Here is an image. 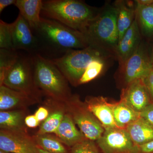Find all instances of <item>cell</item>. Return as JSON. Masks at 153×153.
Wrapping results in <instances>:
<instances>
[{
  "instance_id": "6da1fadb",
  "label": "cell",
  "mask_w": 153,
  "mask_h": 153,
  "mask_svg": "<svg viewBox=\"0 0 153 153\" xmlns=\"http://www.w3.org/2000/svg\"><path fill=\"white\" fill-rule=\"evenodd\" d=\"M117 13L114 4L105 5L82 33L89 46L116 58L119 42Z\"/></svg>"
},
{
  "instance_id": "7a4b0ae2",
  "label": "cell",
  "mask_w": 153,
  "mask_h": 153,
  "mask_svg": "<svg viewBox=\"0 0 153 153\" xmlns=\"http://www.w3.org/2000/svg\"><path fill=\"white\" fill-rule=\"evenodd\" d=\"M99 10L77 0L43 1L41 13L45 16L83 33Z\"/></svg>"
},
{
  "instance_id": "3957f363",
  "label": "cell",
  "mask_w": 153,
  "mask_h": 153,
  "mask_svg": "<svg viewBox=\"0 0 153 153\" xmlns=\"http://www.w3.org/2000/svg\"><path fill=\"white\" fill-rule=\"evenodd\" d=\"M36 86L55 101L65 102L71 97L68 80L51 60L40 55L32 58Z\"/></svg>"
},
{
  "instance_id": "277c9868",
  "label": "cell",
  "mask_w": 153,
  "mask_h": 153,
  "mask_svg": "<svg viewBox=\"0 0 153 153\" xmlns=\"http://www.w3.org/2000/svg\"><path fill=\"white\" fill-rule=\"evenodd\" d=\"M35 31L44 41L56 49L66 52L71 49H83L89 46L85 36L74 30L50 19L41 18Z\"/></svg>"
},
{
  "instance_id": "5b68a950",
  "label": "cell",
  "mask_w": 153,
  "mask_h": 153,
  "mask_svg": "<svg viewBox=\"0 0 153 153\" xmlns=\"http://www.w3.org/2000/svg\"><path fill=\"white\" fill-rule=\"evenodd\" d=\"M111 57L99 49L88 46L83 49L68 50L62 57L51 60L68 82L76 86L79 85L81 76L91 61L98 59L108 60Z\"/></svg>"
},
{
  "instance_id": "8992f818",
  "label": "cell",
  "mask_w": 153,
  "mask_h": 153,
  "mask_svg": "<svg viewBox=\"0 0 153 153\" xmlns=\"http://www.w3.org/2000/svg\"><path fill=\"white\" fill-rule=\"evenodd\" d=\"M23 92L39 99L42 92L36 86L32 60L18 56L13 64L6 72L0 86Z\"/></svg>"
},
{
  "instance_id": "52a82bcc",
  "label": "cell",
  "mask_w": 153,
  "mask_h": 153,
  "mask_svg": "<svg viewBox=\"0 0 153 153\" xmlns=\"http://www.w3.org/2000/svg\"><path fill=\"white\" fill-rule=\"evenodd\" d=\"M66 112L70 116L86 139L96 141L105 128L100 122L77 96H72L65 102Z\"/></svg>"
},
{
  "instance_id": "ba28073f",
  "label": "cell",
  "mask_w": 153,
  "mask_h": 153,
  "mask_svg": "<svg viewBox=\"0 0 153 153\" xmlns=\"http://www.w3.org/2000/svg\"><path fill=\"white\" fill-rule=\"evenodd\" d=\"M152 70L151 57L141 42L134 53L119 65V71L125 87L136 79H143Z\"/></svg>"
},
{
  "instance_id": "9c48e42d",
  "label": "cell",
  "mask_w": 153,
  "mask_h": 153,
  "mask_svg": "<svg viewBox=\"0 0 153 153\" xmlns=\"http://www.w3.org/2000/svg\"><path fill=\"white\" fill-rule=\"evenodd\" d=\"M96 142L103 153L137 152V146L133 142L126 129H105L102 135Z\"/></svg>"
},
{
  "instance_id": "30bf717a",
  "label": "cell",
  "mask_w": 153,
  "mask_h": 153,
  "mask_svg": "<svg viewBox=\"0 0 153 153\" xmlns=\"http://www.w3.org/2000/svg\"><path fill=\"white\" fill-rule=\"evenodd\" d=\"M0 150L13 153H39L33 137L27 132L1 129Z\"/></svg>"
},
{
  "instance_id": "8fae6325",
  "label": "cell",
  "mask_w": 153,
  "mask_h": 153,
  "mask_svg": "<svg viewBox=\"0 0 153 153\" xmlns=\"http://www.w3.org/2000/svg\"><path fill=\"white\" fill-rule=\"evenodd\" d=\"M120 100L140 114L153 103L146 86L141 79H136L123 88Z\"/></svg>"
},
{
  "instance_id": "7c38bea8",
  "label": "cell",
  "mask_w": 153,
  "mask_h": 153,
  "mask_svg": "<svg viewBox=\"0 0 153 153\" xmlns=\"http://www.w3.org/2000/svg\"><path fill=\"white\" fill-rule=\"evenodd\" d=\"M11 24L14 50L23 49L33 51L37 46V41L27 22L19 14L16 20Z\"/></svg>"
},
{
  "instance_id": "4fadbf2b",
  "label": "cell",
  "mask_w": 153,
  "mask_h": 153,
  "mask_svg": "<svg viewBox=\"0 0 153 153\" xmlns=\"http://www.w3.org/2000/svg\"><path fill=\"white\" fill-rule=\"evenodd\" d=\"M138 24L135 16L132 25L119 41L116 50V57L119 65L130 57L137 50L141 43Z\"/></svg>"
},
{
  "instance_id": "5bb4252c",
  "label": "cell",
  "mask_w": 153,
  "mask_h": 153,
  "mask_svg": "<svg viewBox=\"0 0 153 153\" xmlns=\"http://www.w3.org/2000/svg\"><path fill=\"white\" fill-rule=\"evenodd\" d=\"M84 103L105 129L117 127L114 117L113 102L103 97H90L86 98Z\"/></svg>"
},
{
  "instance_id": "9a60e30c",
  "label": "cell",
  "mask_w": 153,
  "mask_h": 153,
  "mask_svg": "<svg viewBox=\"0 0 153 153\" xmlns=\"http://www.w3.org/2000/svg\"><path fill=\"white\" fill-rule=\"evenodd\" d=\"M39 99L27 94L13 90L4 85L0 86L1 111L24 109Z\"/></svg>"
},
{
  "instance_id": "2e32d148",
  "label": "cell",
  "mask_w": 153,
  "mask_h": 153,
  "mask_svg": "<svg viewBox=\"0 0 153 153\" xmlns=\"http://www.w3.org/2000/svg\"><path fill=\"white\" fill-rule=\"evenodd\" d=\"M71 116L66 113L56 131L55 136L61 142L71 149L86 138L76 127Z\"/></svg>"
},
{
  "instance_id": "e0dca14e",
  "label": "cell",
  "mask_w": 153,
  "mask_h": 153,
  "mask_svg": "<svg viewBox=\"0 0 153 153\" xmlns=\"http://www.w3.org/2000/svg\"><path fill=\"white\" fill-rule=\"evenodd\" d=\"M114 4L117 10L119 41L131 27L136 16V3L131 1H117Z\"/></svg>"
},
{
  "instance_id": "ac0fdd59",
  "label": "cell",
  "mask_w": 153,
  "mask_h": 153,
  "mask_svg": "<svg viewBox=\"0 0 153 153\" xmlns=\"http://www.w3.org/2000/svg\"><path fill=\"white\" fill-rule=\"evenodd\" d=\"M15 6L32 30H36L41 21L40 13L43 1L41 0H16Z\"/></svg>"
},
{
  "instance_id": "d6986e66",
  "label": "cell",
  "mask_w": 153,
  "mask_h": 153,
  "mask_svg": "<svg viewBox=\"0 0 153 153\" xmlns=\"http://www.w3.org/2000/svg\"><path fill=\"white\" fill-rule=\"evenodd\" d=\"M135 146L145 144L153 140V125L140 117L126 129Z\"/></svg>"
},
{
  "instance_id": "ffe728a7",
  "label": "cell",
  "mask_w": 153,
  "mask_h": 153,
  "mask_svg": "<svg viewBox=\"0 0 153 153\" xmlns=\"http://www.w3.org/2000/svg\"><path fill=\"white\" fill-rule=\"evenodd\" d=\"M26 110L24 109L1 111V129L10 131L27 132L25 119Z\"/></svg>"
},
{
  "instance_id": "44dd1931",
  "label": "cell",
  "mask_w": 153,
  "mask_h": 153,
  "mask_svg": "<svg viewBox=\"0 0 153 153\" xmlns=\"http://www.w3.org/2000/svg\"><path fill=\"white\" fill-rule=\"evenodd\" d=\"M114 117L117 127L126 129L130 124L140 117V114L134 111L125 103L120 100L113 102Z\"/></svg>"
},
{
  "instance_id": "7402d4cb",
  "label": "cell",
  "mask_w": 153,
  "mask_h": 153,
  "mask_svg": "<svg viewBox=\"0 0 153 153\" xmlns=\"http://www.w3.org/2000/svg\"><path fill=\"white\" fill-rule=\"evenodd\" d=\"M136 3V17L141 33L146 37L153 36V3L142 4Z\"/></svg>"
},
{
  "instance_id": "603a6c76",
  "label": "cell",
  "mask_w": 153,
  "mask_h": 153,
  "mask_svg": "<svg viewBox=\"0 0 153 153\" xmlns=\"http://www.w3.org/2000/svg\"><path fill=\"white\" fill-rule=\"evenodd\" d=\"M33 138L38 148L50 153H71L68 147L56 136L50 134H37Z\"/></svg>"
},
{
  "instance_id": "cb8c5ba5",
  "label": "cell",
  "mask_w": 153,
  "mask_h": 153,
  "mask_svg": "<svg viewBox=\"0 0 153 153\" xmlns=\"http://www.w3.org/2000/svg\"><path fill=\"white\" fill-rule=\"evenodd\" d=\"M66 113L65 106L53 110L49 117L40 126L38 133L39 134L55 133L59 127Z\"/></svg>"
},
{
  "instance_id": "d4e9b609",
  "label": "cell",
  "mask_w": 153,
  "mask_h": 153,
  "mask_svg": "<svg viewBox=\"0 0 153 153\" xmlns=\"http://www.w3.org/2000/svg\"><path fill=\"white\" fill-rule=\"evenodd\" d=\"M108 59H96L91 61L88 66L81 76L79 85L85 84L95 79L104 70L105 62Z\"/></svg>"
},
{
  "instance_id": "484cf974",
  "label": "cell",
  "mask_w": 153,
  "mask_h": 153,
  "mask_svg": "<svg viewBox=\"0 0 153 153\" xmlns=\"http://www.w3.org/2000/svg\"><path fill=\"white\" fill-rule=\"evenodd\" d=\"M16 51L3 49L0 50V84L2 82L6 72L19 56Z\"/></svg>"
},
{
  "instance_id": "4316f807",
  "label": "cell",
  "mask_w": 153,
  "mask_h": 153,
  "mask_svg": "<svg viewBox=\"0 0 153 153\" xmlns=\"http://www.w3.org/2000/svg\"><path fill=\"white\" fill-rule=\"evenodd\" d=\"M71 153H103L96 142L85 138L70 149Z\"/></svg>"
},
{
  "instance_id": "83f0119b",
  "label": "cell",
  "mask_w": 153,
  "mask_h": 153,
  "mask_svg": "<svg viewBox=\"0 0 153 153\" xmlns=\"http://www.w3.org/2000/svg\"><path fill=\"white\" fill-rule=\"evenodd\" d=\"M0 47L1 49L14 50L11 24H7L1 20L0 21Z\"/></svg>"
},
{
  "instance_id": "f1b7e54d",
  "label": "cell",
  "mask_w": 153,
  "mask_h": 153,
  "mask_svg": "<svg viewBox=\"0 0 153 153\" xmlns=\"http://www.w3.org/2000/svg\"><path fill=\"white\" fill-rule=\"evenodd\" d=\"M143 80L149 91L153 103V69Z\"/></svg>"
},
{
  "instance_id": "f546056e",
  "label": "cell",
  "mask_w": 153,
  "mask_h": 153,
  "mask_svg": "<svg viewBox=\"0 0 153 153\" xmlns=\"http://www.w3.org/2000/svg\"><path fill=\"white\" fill-rule=\"evenodd\" d=\"M49 110L44 107H40L36 111L35 114L36 117L40 123L44 122L49 117Z\"/></svg>"
},
{
  "instance_id": "4dcf8cb0",
  "label": "cell",
  "mask_w": 153,
  "mask_h": 153,
  "mask_svg": "<svg viewBox=\"0 0 153 153\" xmlns=\"http://www.w3.org/2000/svg\"><path fill=\"white\" fill-rule=\"evenodd\" d=\"M25 123L30 128H35L40 125V122L35 114L29 115L25 118Z\"/></svg>"
},
{
  "instance_id": "1f68e13d",
  "label": "cell",
  "mask_w": 153,
  "mask_h": 153,
  "mask_svg": "<svg viewBox=\"0 0 153 153\" xmlns=\"http://www.w3.org/2000/svg\"><path fill=\"white\" fill-rule=\"evenodd\" d=\"M140 114L141 117L153 125V103L147 107Z\"/></svg>"
},
{
  "instance_id": "d6a6232c",
  "label": "cell",
  "mask_w": 153,
  "mask_h": 153,
  "mask_svg": "<svg viewBox=\"0 0 153 153\" xmlns=\"http://www.w3.org/2000/svg\"><path fill=\"white\" fill-rule=\"evenodd\" d=\"M137 153H153V140L137 146Z\"/></svg>"
},
{
  "instance_id": "836d02e7",
  "label": "cell",
  "mask_w": 153,
  "mask_h": 153,
  "mask_svg": "<svg viewBox=\"0 0 153 153\" xmlns=\"http://www.w3.org/2000/svg\"><path fill=\"white\" fill-rule=\"evenodd\" d=\"M16 0H1L0 1V13H1L6 7L12 4H15Z\"/></svg>"
},
{
  "instance_id": "e575fe53",
  "label": "cell",
  "mask_w": 153,
  "mask_h": 153,
  "mask_svg": "<svg viewBox=\"0 0 153 153\" xmlns=\"http://www.w3.org/2000/svg\"><path fill=\"white\" fill-rule=\"evenodd\" d=\"M135 1L142 4H150L153 3V0H137Z\"/></svg>"
},
{
  "instance_id": "d590c367",
  "label": "cell",
  "mask_w": 153,
  "mask_h": 153,
  "mask_svg": "<svg viewBox=\"0 0 153 153\" xmlns=\"http://www.w3.org/2000/svg\"><path fill=\"white\" fill-rule=\"evenodd\" d=\"M38 151H39V153H50L48 152H46V151L43 150L42 149L38 148Z\"/></svg>"
},
{
  "instance_id": "8d00e7d4",
  "label": "cell",
  "mask_w": 153,
  "mask_h": 153,
  "mask_svg": "<svg viewBox=\"0 0 153 153\" xmlns=\"http://www.w3.org/2000/svg\"><path fill=\"white\" fill-rule=\"evenodd\" d=\"M150 57H151V61H152V65H153V48L152 49V55H151V56Z\"/></svg>"
},
{
  "instance_id": "74e56055",
  "label": "cell",
  "mask_w": 153,
  "mask_h": 153,
  "mask_svg": "<svg viewBox=\"0 0 153 153\" xmlns=\"http://www.w3.org/2000/svg\"><path fill=\"white\" fill-rule=\"evenodd\" d=\"M0 153H13L9 152H5V151L1 150H0Z\"/></svg>"
}]
</instances>
